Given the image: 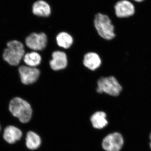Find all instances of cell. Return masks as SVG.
Masks as SVG:
<instances>
[{
  "label": "cell",
  "instance_id": "cell-1",
  "mask_svg": "<svg viewBox=\"0 0 151 151\" xmlns=\"http://www.w3.org/2000/svg\"><path fill=\"white\" fill-rule=\"evenodd\" d=\"M9 109L13 116L23 124L28 123L32 117L31 106L28 102L21 97L13 98L9 104Z\"/></svg>",
  "mask_w": 151,
  "mask_h": 151
},
{
  "label": "cell",
  "instance_id": "cell-2",
  "mask_svg": "<svg viewBox=\"0 0 151 151\" xmlns=\"http://www.w3.org/2000/svg\"><path fill=\"white\" fill-rule=\"evenodd\" d=\"M25 55L24 46L19 41L11 40L7 43L3 54L4 60L12 66L19 64Z\"/></svg>",
  "mask_w": 151,
  "mask_h": 151
},
{
  "label": "cell",
  "instance_id": "cell-3",
  "mask_svg": "<svg viewBox=\"0 0 151 151\" xmlns=\"http://www.w3.org/2000/svg\"><path fill=\"white\" fill-rule=\"evenodd\" d=\"M94 26L98 34L103 38L111 40L115 37L114 26L107 15L97 14L94 20Z\"/></svg>",
  "mask_w": 151,
  "mask_h": 151
},
{
  "label": "cell",
  "instance_id": "cell-4",
  "mask_svg": "<svg viewBox=\"0 0 151 151\" xmlns=\"http://www.w3.org/2000/svg\"><path fill=\"white\" fill-rule=\"evenodd\" d=\"M122 87L118 80L113 76L102 77L97 81V91L112 96H118L122 92Z\"/></svg>",
  "mask_w": 151,
  "mask_h": 151
},
{
  "label": "cell",
  "instance_id": "cell-5",
  "mask_svg": "<svg viewBox=\"0 0 151 151\" xmlns=\"http://www.w3.org/2000/svg\"><path fill=\"white\" fill-rule=\"evenodd\" d=\"M124 139L122 134L114 132L107 135L103 139L102 145L106 151H121L124 145Z\"/></svg>",
  "mask_w": 151,
  "mask_h": 151
},
{
  "label": "cell",
  "instance_id": "cell-6",
  "mask_svg": "<svg viewBox=\"0 0 151 151\" xmlns=\"http://www.w3.org/2000/svg\"><path fill=\"white\" fill-rule=\"evenodd\" d=\"M19 75L23 84L29 85L37 81L40 75V71L36 67L22 65L18 68Z\"/></svg>",
  "mask_w": 151,
  "mask_h": 151
},
{
  "label": "cell",
  "instance_id": "cell-7",
  "mask_svg": "<svg viewBox=\"0 0 151 151\" xmlns=\"http://www.w3.org/2000/svg\"><path fill=\"white\" fill-rule=\"evenodd\" d=\"M47 37L44 33H32L26 37V45L32 50H42L46 47Z\"/></svg>",
  "mask_w": 151,
  "mask_h": 151
},
{
  "label": "cell",
  "instance_id": "cell-8",
  "mask_svg": "<svg viewBox=\"0 0 151 151\" xmlns=\"http://www.w3.org/2000/svg\"><path fill=\"white\" fill-rule=\"evenodd\" d=\"M115 14L119 18L129 17L134 15L136 7L130 0H119L114 5Z\"/></svg>",
  "mask_w": 151,
  "mask_h": 151
},
{
  "label": "cell",
  "instance_id": "cell-9",
  "mask_svg": "<svg viewBox=\"0 0 151 151\" xmlns=\"http://www.w3.org/2000/svg\"><path fill=\"white\" fill-rule=\"evenodd\" d=\"M52 59L50 62V65L52 69L58 70L64 69L67 66V55L65 52L60 51H55L52 55Z\"/></svg>",
  "mask_w": 151,
  "mask_h": 151
},
{
  "label": "cell",
  "instance_id": "cell-10",
  "mask_svg": "<svg viewBox=\"0 0 151 151\" xmlns=\"http://www.w3.org/2000/svg\"><path fill=\"white\" fill-rule=\"evenodd\" d=\"M22 135L21 130L17 127L10 125L6 127L4 129L3 138L6 142L9 144H13L19 141Z\"/></svg>",
  "mask_w": 151,
  "mask_h": 151
},
{
  "label": "cell",
  "instance_id": "cell-11",
  "mask_svg": "<svg viewBox=\"0 0 151 151\" xmlns=\"http://www.w3.org/2000/svg\"><path fill=\"white\" fill-rule=\"evenodd\" d=\"M83 64L88 69L94 70L101 65V58L99 55L95 52H88L84 55Z\"/></svg>",
  "mask_w": 151,
  "mask_h": 151
},
{
  "label": "cell",
  "instance_id": "cell-12",
  "mask_svg": "<svg viewBox=\"0 0 151 151\" xmlns=\"http://www.w3.org/2000/svg\"><path fill=\"white\" fill-rule=\"evenodd\" d=\"M32 12L37 16L47 17L51 14V9L46 2L40 0L35 2L33 5Z\"/></svg>",
  "mask_w": 151,
  "mask_h": 151
},
{
  "label": "cell",
  "instance_id": "cell-13",
  "mask_svg": "<svg viewBox=\"0 0 151 151\" xmlns=\"http://www.w3.org/2000/svg\"><path fill=\"white\" fill-rule=\"evenodd\" d=\"M90 120L92 126L95 129H103L108 124L107 115L103 111H98L94 113L91 116Z\"/></svg>",
  "mask_w": 151,
  "mask_h": 151
},
{
  "label": "cell",
  "instance_id": "cell-14",
  "mask_svg": "<svg viewBox=\"0 0 151 151\" xmlns=\"http://www.w3.org/2000/svg\"><path fill=\"white\" fill-rule=\"evenodd\" d=\"M41 139L40 136L35 132L29 131L28 132L26 137V145L30 150H37L40 147Z\"/></svg>",
  "mask_w": 151,
  "mask_h": 151
},
{
  "label": "cell",
  "instance_id": "cell-15",
  "mask_svg": "<svg viewBox=\"0 0 151 151\" xmlns=\"http://www.w3.org/2000/svg\"><path fill=\"white\" fill-rule=\"evenodd\" d=\"M23 60L26 65L30 67H36L40 64L42 58L38 52L33 51L25 54Z\"/></svg>",
  "mask_w": 151,
  "mask_h": 151
},
{
  "label": "cell",
  "instance_id": "cell-16",
  "mask_svg": "<svg viewBox=\"0 0 151 151\" xmlns=\"http://www.w3.org/2000/svg\"><path fill=\"white\" fill-rule=\"evenodd\" d=\"M57 43L58 46L64 49L70 48L73 43V39L67 32L60 33L56 37Z\"/></svg>",
  "mask_w": 151,
  "mask_h": 151
},
{
  "label": "cell",
  "instance_id": "cell-17",
  "mask_svg": "<svg viewBox=\"0 0 151 151\" xmlns=\"http://www.w3.org/2000/svg\"><path fill=\"white\" fill-rule=\"evenodd\" d=\"M134 2L137 3V4H140L145 1V0H132Z\"/></svg>",
  "mask_w": 151,
  "mask_h": 151
},
{
  "label": "cell",
  "instance_id": "cell-18",
  "mask_svg": "<svg viewBox=\"0 0 151 151\" xmlns=\"http://www.w3.org/2000/svg\"><path fill=\"white\" fill-rule=\"evenodd\" d=\"M150 149H151V133L150 134Z\"/></svg>",
  "mask_w": 151,
  "mask_h": 151
},
{
  "label": "cell",
  "instance_id": "cell-19",
  "mask_svg": "<svg viewBox=\"0 0 151 151\" xmlns=\"http://www.w3.org/2000/svg\"><path fill=\"white\" fill-rule=\"evenodd\" d=\"M1 127H0V131H1Z\"/></svg>",
  "mask_w": 151,
  "mask_h": 151
}]
</instances>
